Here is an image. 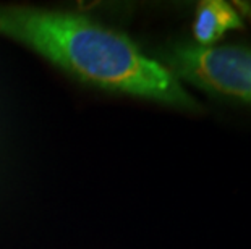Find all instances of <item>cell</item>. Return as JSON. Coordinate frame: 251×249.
I'll use <instances>...</instances> for the list:
<instances>
[{
  "instance_id": "cell-1",
  "label": "cell",
  "mask_w": 251,
  "mask_h": 249,
  "mask_svg": "<svg viewBox=\"0 0 251 249\" xmlns=\"http://www.w3.org/2000/svg\"><path fill=\"white\" fill-rule=\"evenodd\" d=\"M0 33L23 42L84 81L167 104L195 105L178 79L124 34L75 13L0 10Z\"/></svg>"
},
{
  "instance_id": "cell-3",
  "label": "cell",
  "mask_w": 251,
  "mask_h": 249,
  "mask_svg": "<svg viewBox=\"0 0 251 249\" xmlns=\"http://www.w3.org/2000/svg\"><path fill=\"white\" fill-rule=\"evenodd\" d=\"M242 18L230 3L222 0L201 2L195 20V39L202 47H209L226 34L227 29L242 28Z\"/></svg>"
},
{
  "instance_id": "cell-2",
  "label": "cell",
  "mask_w": 251,
  "mask_h": 249,
  "mask_svg": "<svg viewBox=\"0 0 251 249\" xmlns=\"http://www.w3.org/2000/svg\"><path fill=\"white\" fill-rule=\"evenodd\" d=\"M174 63L186 79L200 86L251 100V49L240 45L180 47Z\"/></svg>"
}]
</instances>
